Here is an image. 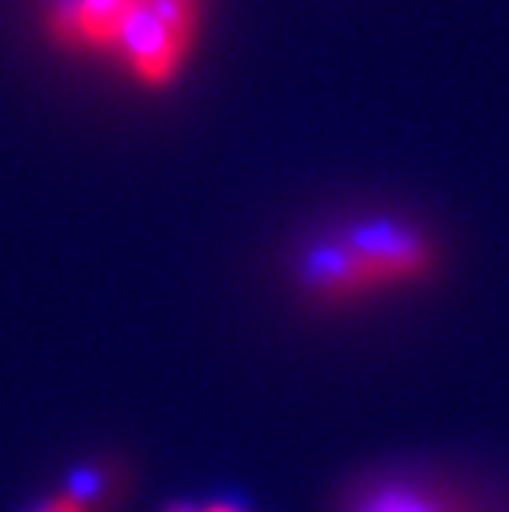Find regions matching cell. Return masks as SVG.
<instances>
[{
  "instance_id": "cell-4",
  "label": "cell",
  "mask_w": 509,
  "mask_h": 512,
  "mask_svg": "<svg viewBox=\"0 0 509 512\" xmlns=\"http://www.w3.org/2000/svg\"><path fill=\"white\" fill-rule=\"evenodd\" d=\"M67 493L90 512H113L126 493V479L116 463H86L70 476Z\"/></svg>"
},
{
  "instance_id": "cell-2",
  "label": "cell",
  "mask_w": 509,
  "mask_h": 512,
  "mask_svg": "<svg viewBox=\"0 0 509 512\" xmlns=\"http://www.w3.org/2000/svg\"><path fill=\"white\" fill-rule=\"evenodd\" d=\"M440 248L424 225L397 215H357L311 235L295 258V281L311 301L364 304L427 285Z\"/></svg>"
},
{
  "instance_id": "cell-5",
  "label": "cell",
  "mask_w": 509,
  "mask_h": 512,
  "mask_svg": "<svg viewBox=\"0 0 509 512\" xmlns=\"http://www.w3.org/2000/svg\"><path fill=\"white\" fill-rule=\"evenodd\" d=\"M162 512H248V509L232 503V499H205V503H186V499H179V503H169Z\"/></svg>"
},
{
  "instance_id": "cell-6",
  "label": "cell",
  "mask_w": 509,
  "mask_h": 512,
  "mask_svg": "<svg viewBox=\"0 0 509 512\" xmlns=\"http://www.w3.org/2000/svg\"><path fill=\"white\" fill-rule=\"evenodd\" d=\"M30 512H90L83 503H77L67 489H60V493H53L47 499H40V503L30 509Z\"/></svg>"
},
{
  "instance_id": "cell-3",
  "label": "cell",
  "mask_w": 509,
  "mask_h": 512,
  "mask_svg": "<svg viewBox=\"0 0 509 512\" xmlns=\"http://www.w3.org/2000/svg\"><path fill=\"white\" fill-rule=\"evenodd\" d=\"M348 512H457L450 499L410 479H387L351 499Z\"/></svg>"
},
{
  "instance_id": "cell-1",
  "label": "cell",
  "mask_w": 509,
  "mask_h": 512,
  "mask_svg": "<svg viewBox=\"0 0 509 512\" xmlns=\"http://www.w3.org/2000/svg\"><path fill=\"white\" fill-rule=\"evenodd\" d=\"M212 0H37L53 53L93 63L146 93H166L199 60Z\"/></svg>"
}]
</instances>
